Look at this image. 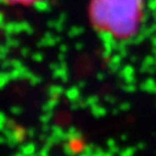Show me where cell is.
<instances>
[{"label":"cell","mask_w":156,"mask_h":156,"mask_svg":"<svg viewBox=\"0 0 156 156\" xmlns=\"http://www.w3.org/2000/svg\"><path fill=\"white\" fill-rule=\"evenodd\" d=\"M4 4L11 6H33L44 0H1Z\"/></svg>","instance_id":"obj_2"},{"label":"cell","mask_w":156,"mask_h":156,"mask_svg":"<svg viewBox=\"0 0 156 156\" xmlns=\"http://www.w3.org/2000/svg\"><path fill=\"white\" fill-rule=\"evenodd\" d=\"M145 16V0H89L88 19L98 33L127 41L139 31Z\"/></svg>","instance_id":"obj_1"}]
</instances>
